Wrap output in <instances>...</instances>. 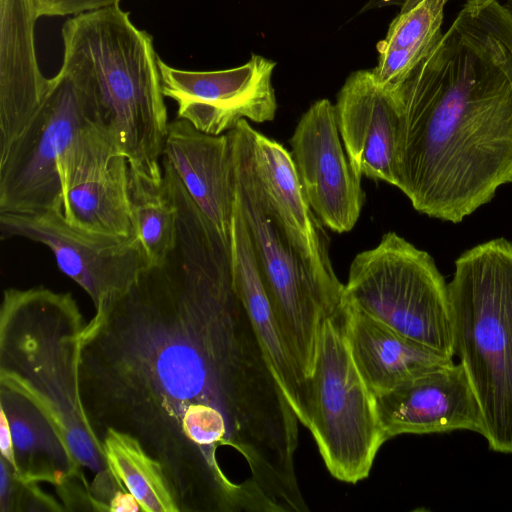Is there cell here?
<instances>
[{"label": "cell", "mask_w": 512, "mask_h": 512, "mask_svg": "<svg viewBox=\"0 0 512 512\" xmlns=\"http://www.w3.org/2000/svg\"><path fill=\"white\" fill-rule=\"evenodd\" d=\"M0 157L29 127L46 95L29 0H0Z\"/></svg>", "instance_id": "obj_17"}, {"label": "cell", "mask_w": 512, "mask_h": 512, "mask_svg": "<svg viewBox=\"0 0 512 512\" xmlns=\"http://www.w3.org/2000/svg\"><path fill=\"white\" fill-rule=\"evenodd\" d=\"M162 158L197 207L230 243L235 187L229 134H206L177 118L169 122Z\"/></svg>", "instance_id": "obj_18"}, {"label": "cell", "mask_w": 512, "mask_h": 512, "mask_svg": "<svg viewBox=\"0 0 512 512\" xmlns=\"http://www.w3.org/2000/svg\"><path fill=\"white\" fill-rule=\"evenodd\" d=\"M62 213L73 228L95 237L138 240L129 198V163L93 123L58 160Z\"/></svg>", "instance_id": "obj_10"}, {"label": "cell", "mask_w": 512, "mask_h": 512, "mask_svg": "<svg viewBox=\"0 0 512 512\" xmlns=\"http://www.w3.org/2000/svg\"><path fill=\"white\" fill-rule=\"evenodd\" d=\"M253 127L247 119L228 132L235 201L248 230L282 338L307 379L313 372L324 322L342 300L314 277L290 240L255 168Z\"/></svg>", "instance_id": "obj_6"}, {"label": "cell", "mask_w": 512, "mask_h": 512, "mask_svg": "<svg viewBox=\"0 0 512 512\" xmlns=\"http://www.w3.org/2000/svg\"><path fill=\"white\" fill-rule=\"evenodd\" d=\"M61 35L60 71L75 85L91 123L133 170L161 185L169 122L152 36L119 6L72 16Z\"/></svg>", "instance_id": "obj_3"}, {"label": "cell", "mask_w": 512, "mask_h": 512, "mask_svg": "<svg viewBox=\"0 0 512 512\" xmlns=\"http://www.w3.org/2000/svg\"><path fill=\"white\" fill-rule=\"evenodd\" d=\"M2 239L21 237L44 244L58 268L75 281L94 306L128 289L147 269L138 240L95 237L73 228L61 211L0 213Z\"/></svg>", "instance_id": "obj_12"}, {"label": "cell", "mask_w": 512, "mask_h": 512, "mask_svg": "<svg viewBox=\"0 0 512 512\" xmlns=\"http://www.w3.org/2000/svg\"><path fill=\"white\" fill-rule=\"evenodd\" d=\"M175 246L100 300L80 342L82 408L97 442L130 435L163 468L180 512H262L219 450L245 460L272 512H306L299 420L234 285L230 243L196 204L175 203Z\"/></svg>", "instance_id": "obj_1"}, {"label": "cell", "mask_w": 512, "mask_h": 512, "mask_svg": "<svg viewBox=\"0 0 512 512\" xmlns=\"http://www.w3.org/2000/svg\"><path fill=\"white\" fill-rule=\"evenodd\" d=\"M399 119L397 185L413 208L457 224L512 184V15L466 0L432 52L382 87Z\"/></svg>", "instance_id": "obj_2"}, {"label": "cell", "mask_w": 512, "mask_h": 512, "mask_svg": "<svg viewBox=\"0 0 512 512\" xmlns=\"http://www.w3.org/2000/svg\"><path fill=\"white\" fill-rule=\"evenodd\" d=\"M376 402L386 440L456 430L483 433L479 406L460 363L417 377Z\"/></svg>", "instance_id": "obj_14"}, {"label": "cell", "mask_w": 512, "mask_h": 512, "mask_svg": "<svg viewBox=\"0 0 512 512\" xmlns=\"http://www.w3.org/2000/svg\"><path fill=\"white\" fill-rule=\"evenodd\" d=\"M340 137L354 173L397 185L399 119L371 70L351 73L335 104Z\"/></svg>", "instance_id": "obj_15"}, {"label": "cell", "mask_w": 512, "mask_h": 512, "mask_svg": "<svg viewBox=\"0 0 512 512\" xmlns=\"http://www.w3.org/2000/svg\"><path fill=\"white\" fill-rule=\"evenodd\" d=\"M341 141L335 105L328 99L308 108L290 139L308 202L322 224L337 233L352 230L365 201L361 178L352 170Z\"/></svg>", "instance_id": "obj_13"}, {"label": "cell", "mask_w": 512, "mask_h": 512, "mask_svg": "<svg viewBox=\"0 0 512 512\" xmlns=\"http://www.w3.org/2000/svg\"><path fill=\"white\" fill-rule=\"evenodd\" d=\"M129 198L136 236L148 267L161 266L176 242L175 207L163 182L157 185L130 166Z\"/></svg>", "instance_id": "obj_24"}, {"label": "cell", "mask_w": 512, "mask_h": 512, "mask_svg": "<svg viewBox=\"0 0 512 512\" xmlns=\"http://www.w3.org/2000/svg\"><path fill=\"white\" fill-rule=\"evenodd\" d=\"M109 470L145 512H180L160 463L130 435L108 429L100 440Z\"/></svg>", "instance_id": "obj_23"}, {"label": "cell", "mask_w": 512, "mask_h": 512, "mask_svg": "<svg viewBox=\"0 0 512 512\" xmlns=\"http://www.w3.org/2000/svg\"><path fill=\"white\" fill-rule=\"evenodd\" d=\"M504 6L508 10V12L512 15V0H505Z\"/></svg>", "instance_id": "obj_27"}, {"label": "cell", "mask_w": 512, "mask_h": 512, "mask_svg": "<svg viewBox=\"0 0 512 512\" xmlns=\"http://www.w3.org/2000/svg\"><path fill=\"white\" fill-rule=\"evenodd\" d=\"M0 403L11 433L12 468L21 481H45L57 488L74 480L90 487L66 442L30 401L0 387Z\"/></svg>", "instance_id": "obj_21"}, {"label": "cell", "mask_w": 512, "mask_h": 512, "mask_svg": "<svg viewBox=\"0 0 512 512\" xmlns=\"http://www.w3.org/2000/svg\"><path fill=\"white\" fill-rule=\"evenodd\" d=\"M38 19L43 16H76L82 13L119 6L121 0H29Z\"/></svg>", "instance_id": "obj_25"}, {"label": "cell", "mask_w": 512, "mask_h": 512, "mask_svg": "<svg viewBox=\"0 0 512 512\" xmlns=\"http://www.w3.org/2000/svg\"><path fill=\"white\" fill-rule=\"evenodd\" d=\"M90 122L75 85L59 70L29 127L0 158V213L62 212L58 160Z\"/></svg>", "instance_id": "obj_9"}, {"label": "cell", "mask_w": 512, "mask_h": 512, "mask_svg": "<svg viewBox=\"0 0 512 512\" xmlns=\"http://www.w3.org/2000/svg\"><path fill=\"white\" fill-rule=\"evenodd\" d=\"M86 326L69 292L38 286L4 290L0 309V387L43 414L77 463L95 474L94 496L118 485L93 436L80 398V342Z\"/></svg>", "instance_id": "obj_4"}, {"label": "cell", "mask_w": 512, "mask_h": 512, "mask_svg": "<svg viewBox=\"0 0 512 512\" xmlns=\"http://www.w3.org/2000/svg\"><path fill=\"white\" fill-rule=\"evenodd\" d=\"M454 266L448 282L453 354L476 398L488 447L512 454V241L477 244Z\"/></svg>", "instance_id": "obj_5"}, {"label": "cell", "mask_w": 512, "mask_h": 512, "mask_svg": "<svg viewBox=\"0 0 512 512\" xmlns=\"http://www.w3.org/2000/svg\"><path fill=\"white\" fill-rule=\"evenodd\" d=\"M309 384V431L327 470L349 484L366 479L387 440L376 396L352 358L341 309L322 326Z\"/></svg>", "instance_id": "obj_8"}, {"label": "cell", "mask_w": 512, "mask_h": 512, "mask_svg": "<svg viewBox=\"0 0 512 512\" xmlns=\"http://www.w3.org/2000/svg\"><path fill=\"white\" fill-rule=\"evenodd\" d=\"M448 0H422L400 11L377 44L378 62L371 70L380 87L403 78L425 59L443 36L444 7Z\"/></svg>", "instance_id": "obj_22"}, {"label": "cell", "mask_w": 512, "mask_h": 512, "mask_svg": "<svg viewBox=\"0 0 512 512\" xmlns=\"http://www.w3.org/2000/svg\"><path fill=\"white\" fill-rule=\"evenodd\" d=\"M164 96L178 105V118L210 135L226 134L242 119H274L277 102L272 86L276 63L253 54L243 65L218 71L173 68L158 58Z\"/></svg>", "instance_id": "obj_11"}, {"label": "cell", "mask_w": 512, "mask_h": 512, "mask_svg": "<svg viewBox=\"0 0 512 512\" xmlns=\"http://www.w3.org/2000/svg\"><path fill=\"white\" fill-rule=\"evenodd\" d=\"M422 0H369L363 8L360 10V13L365 12L367 10L382 8L385 6H399L400 11L407 10ZM450 1V0H448Z\"/></svg>", "instance_id": "obj_26"}, {"label": "cell", "mask_w": 512, "mask_h": 512, "mask_svg": "<svg viewBox=\"0 0 512 512\" xmlns=\"http://www.w3.org/2000/svg\"><path fill=\"white\" fill-rule=\"evenodd\" d=\"M341 319L354 363L376 397L454 363L453 357L398 334L344 299Z\"/></svg>", "instance_id": "obj_20"}, {"label": "cell", "mask_w": 512, "mask_h": 512, "mask_svg": "<svg viewBox=\"0 0 512 512\" xmlns=\"http://www.w3.org/2000/svg\"><path fill=\"white\" fill-rule=\"evenodd\" d=\"M342 299L398 334L453 357L448 283L434 258L395 232L358 253Z\"/></svg>", "instance_id": "obj_7"}, {"label": "cell", "mask_w": 512, "mask_h": 512, "mask_svg": "<svg viewBox=\"0 0 512 512\" xmlns=\"http://www.w3.org/2000/svg\"><path fill=\"white\" fill-rule=\"evenodd\" d=\"M230 249L235 289L242 300L265 354L299 422L309 429V379L288 350L278 329L258 267L250 236L236 204Z\"/></svg>", "instance_id": "obj_19"}, {"label": "cell", "mask_w": 512, "mask_h": 512, "mask_svg": "<svg viewBox=\"0 0 512 512\" xmlns=\"http://www.w3.org/2000/svg\"><path fill=\"white\" fill-rule=\"evenodd\" d=\"M253 158L257 174L294 247L318 282L342 300L329 255V238L312 210L291 156L277 141L253 129Z\"/></svg>", "instance_id": "obj_16"}]
</instances>
